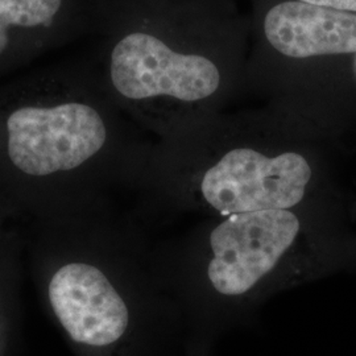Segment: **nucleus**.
<instances>
[{
    "mask_svg": "<svg viewBox=\"0 0 356 356\" xmlns=\"http://www.w3.org/2000/svg\"><path fill=\"white\" fill-rule=\"evenodd\" d=\"M33 223L38 292L74 356H156L152 331L90 254L78 214Z\"/></svg>",
    "mask_w": 356,
    "mask_h": 356,
    "instance_id": "1",
    "label": "nucleus"
},
{
    "mask_svg": "<svg viewBox=\"0 0 356 356\" xmlns=\"http://www.w3.org/2000/svg\"><path fill=\"white\" fill-rule=\"evenodd\" d=\"M108 128L91 104L20 106L4 123L0 213L33 222L88 213L81 175L102 152Z\"/></svg>",
    "mask_w": 356,
    "mask_h": 356,
    "instance_id": "2",
    "label": "nucleus"
},
{
    "mask_svg": "<svg viewBox=\"0 0 356 356\" xmlns=\"http://www.w3.org/2000/svg\"><path fill=\"white\" fill-rule=\"evenodd\" d=\"M227 76L220 53L201 41L173 45L149 32L135 31L120 38L111 51L113 86L131 102L202 104L223 89Z\"/></svg>",
    "mask_w": 356,
    "mask_h": 356,
    "instance_id": "3",
    "label": "nucleus"
},
{
    "mask_svg": "<svg viewBox=\"0 0 356 356\" xmlns=\"http://www.w3.org/2000/svg\"><path fill=\"white\" fill-rule=\"evenodd\" d=\"M312 176V166L301 153L267 154L238 147L204 172L201 193L222 216L291 210L304 200Z\"/></svg>",
    "mask_w": 356,
    "mask_h": 356,
    "instance_id": "4",
    "label": "nucleus"
},
{
    "mask_svg": "<svg viewBox=\"0 0 356 356\" xmlns=\"http://www.w3.org/2000/svg\"><path fill=\"white\" fill-rule=\"evenodd\" d=\"M300 229V220L291 210L227 216L210 235V284L226 297L251 292L292 248Z\"/></svg>",
    "mask_w": 356,
    "mask_h": 356,
    "instance_id": "5",
    "label": "nucleus"
},
{
    "mask_svg": "<svg viewBox=\"0 0 356 356\" xmlns=\"http://www.w3.org/2000/svg\"><path fill=\"white\" fill-rule=\"evenodd\" d=\"M260 29L268 49L282 60L356 53V13L277 0L264 10Z\"/></svg>",
    "mask_w": 356,
    "mask_h": 356,
    "instance_id": "6",
    "label": "nucleus"
},
{
    "mask_svg": "<svg viewBox=\"0 0 356 356\" xmlns=\"http://www.w3.org/2000/svg\"><path fill=\"white\" fill-rule=\"evenodd\" d=\"M8 220L0 213V356H20L23 243Z\"/></svg>",
    "mask_w": 356,
    "mask_h": 356,
    "instance_id": "7",
    "label": "nucleus"
},
{
    "mask_svg": "<svg viewBox=\"0 0 356 356\" xmlns=\"http://www.w3.org/2000/svg\"><path fill=\"white\" fill-rule=\"evenodd\" d=\"M63 0H0V53L8 45L11 26H49Z\"/></svg>",
    "mask_w": 356,
    "mask_h": 356,
    "instance_id": "8",
    "label": "nucleus"
},
{
    "mask_svg": "<svg viewBox=\"0 0 356 356\" xmlns=\"http://www.w3.org/2000/svg\"><path fill=\"white\" fill-rule=\"evenodd\" d=\"M300 1L337 10V11L356 13V0H300Z\"/></svg>",
    "mask_w": 356,
    "mask_h": 356,
    "instance_id": "9",
    "label": "nucleus"
}]
</instances>
